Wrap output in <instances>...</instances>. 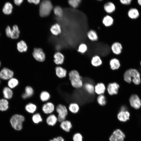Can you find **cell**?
<instances>
[{
    "label": "cell",
    "instance_id": "obj_1",
    "mask_svg": "<svg viewBox=\"0 0 141 141\" xmlns=\"http://www.w3.org/2000/svg\"><path fill=\"white\" fill-rule=\"evenodd\" d=\"M124 77L125 81L129 83L132 81L135 84L138 85L140 82V73L136 69L131 68L126 70Z\"/></svg>",
    "mask_w": 141,
    "mask_h": 141
},
{
    "label": "cell",
    "instance_id": "obj_2",
    "mask_svg": "<svg viewBox=\"0 0 141 141\" xmlns=\"http://www.w3.org/2000/svg\"><path fill=\"white\" fill-rule=\"evenodd\" d=\"M69 78L72 86L76 89H80L83 86L82 77L77 70H73L68 74Z\"/></svg>",
    "mask_w": 141,
    "mask_h": 141
},
{
    "label": "cell",
    "instance_id": "obj_3",
    "mask_svg": "<svg viewBox=\"0 0 141 141\" xmlns=\"http://www.w3.org/2000/svg\"><path fill=\"white\" fill-rule=\"evenodd\" d=\"M25 118L22 115L16 114L13 115L10 120V122L12 127L15 130H21L23 127V123Z\"/></svg>",
    "mask_w": 141,
    "mask_h": 141
},
{
    "label": "cell",
    "instance_id": "obj_4",
    "mask_svg": "<svg viewBox=\"0 0 141 141\" xmlns=\"http://www.w3.org/2000/svg\"><path fill=\"white\" fill-rule=\"evenodd\" d=\"M52 8V5L50 0H43L39 7L40 16L42 17L48 16L50 14Z\"/></svg>",
    "mask_w": 141,
    "mask_h": 141
},
{
    "label": "cell",
    "instance_id": "obj_5",
    "mask_svg": "<svg viewBox=\"0 0 141 141\" xmlns=\"http://www.w3.org/2000/svg\"><path fill=\"white\" fill-rule=\"evenodd\" d=\"M58 114V122H60L66 119L68 114V110L66 106L61 104L58 105L55 108Z\"/></svg>",
    "mask_w": 141,
    "mask_h": 141
},
{
    "label": "cell",
    "instance_id": "obj_6",
    "mask_svg": "<svg viewBox=\"0 0 141 141\" xmlns=\"http://www.w3.org/2000/svg\"><path fill=\"white\" fill-rule=\"evenodd\" d=\"M125 137L124 133L120 129H118L113 131L109 140L110 141H124Z\"/></svg>",
    "mask_w": 141,
    "mask_h": 141
},
{
    "label": "cell",
    "instance_id": "obj_7",
    "mask_svg": "<svg viewBox=\"0 0 141 141\" xmlns=\"http://www.w3.org/2000/svg\"><path fill=\"white\" fill-rule=\"evenodd\" d=\"M32 54L34 58L37 61L43 62L45 60V55L42 49L40 48H34Z\"/></svg>",
    "mask_w": 141,
    "mask_h": 141
},
{
    "label": "cell",
    "instance_id": "obj_8",
    "mask_svg": "<svg viewBox=\"0 0 141 141\" xmlns=\"http://www.w3.org/2000/svg\"><path fill=\"white\" fill-rule=\"evenodd\" d=\"M55 107L54 104L51 102H47L43 105L42 110L45 114L49 115L52 113L54 111Z\"/></svg>",
    "mask_w": 141,
    "mask_h": 141
},
{
    "label": "cell",
    "instance_id": "obj_9",
    "mask_svg": "<svg viewBox=\"0 0 141 141\" xmlns=\"http://www.w3.org/2000/svg\"><path fill=\"white\" fill-rule=\"evenodd\" d=\"M131 105L136 109L139 108L141 106V102L138 96L135 94L132 95L129 99Z\"/></svg>",
    "mask_w": 141,
    "mask_h": 141
},
{
    "label": "cell",
    "instance_id": "obj_10",
    "mask_svg": "<svg viewBox=\"0 0 141 141\" xmlns=\"http://www.w3.org/2000/svg\"><path fill=\"white\" fill-rule=\"evenodd\" d=\"M14 75L13 71L7 68H3L0 72V77L4 80H7L12 78Z\"/></svg>",
    "mask_w": 141,
    "mask_h": 141
},
{
    "label": "cell",
    "instance_id": "obj_11",
    "mask_svg": "<svg viewBox=\"0 0 141 141\" xmlns=\"http://www.w3.org/2000/svg\"><path fill=\"white\" fill-rule=\"evenodd\" d=\"M119 87V85L117 83H111L108 84L107 90L108 93L112 95L117 94L118 93Z\"/></svg>",
    "mask_w": 141,
    "mask_h": 141
},
{
    "label": "cell",
    "instance_id": "obj_12",
    "mask_svg": "<svg viewBox=\"0 0 141 141\" xmlns=\"http://www.w3.org/2000/svg\"><path fill=\"white\" fill-rule=\"evenodd\" d=\"M45 121L48 125L51 126H54L58 122L57 116L53 113L49 115Z\"/></svg>",
    "mask_w": 141,
    "mask_h": 141
},
{
    "label": "cell",
    "instance_id": "obj_13",
    "mask_svg": "<svg viewBox=\"0 0 141 141\" xmlns=\"http://www.w3.org/2000/svg\"><path fill=\"white\" fill-rule=\"evenodd\" d=\"M122 49L121 44L118 42L113 43L111 47L112 52L114 54L116 55H118L121 54Z\"/></svg>",
    "mask_w": 141,
    "mask_h": 141
},
{
    "label": "cell",
    "instance_id": "obj_14",
    "mask_svg": "<svg viewBox=\"0 0 141 141\" xmlns=\"http://www.w3.org/2000/svg\"><path fill=\"white\" fill-rule=\"evenodd\" d=\"M60 123V127L63 130L66 132H69L70 131L72 127L70 121L66 119Z\"/></svg>",
    "mask_w": 141,
    "mask_h": 141
},
{
    "label": "cell",
    "instance_id": "obj_15",
    "mask_svg": "<svg viewBox=\"0 0 141 141\" xmlns=\"http://www.w3.org/2000/svg\"><path fill=\"white\" fill-rule=\"evenodd\" d=\"M34 93V91L32 87L27 86L25 87L24 92L22 93L21 97L23 99H27L31 97Z\"/></svg>",
    "mask_w": 141,
    "mask_h": 141
},
{
    "label": "cell",
    "instance_id": "obj_16",
    "mask_svg": "<svg viewBox=\"0 0 141 141\" xmlns=\"http://www.w3.org/2000/svg\"><path fill=\"white\" fill-rule=\"evenodd\" d=\"M55 73L58 77L63 78L65 77L67 74L66 70L59 65H57L55 68Z\"/></svg>",
    "mask_w": 141,
    "mask_h": 141
},
{
    "label": "cell",
    "instance_id": "obj_17",
    "mask_svg": "<svg viewBox=\"0 0 141 141\" xmlns=\"http://www.w3.org/2000/svg\"><path fill=\"white\" fill-rule=\"evenodd\" d=\"M130 116V113L127 111H121L117 115V118L120 121L125 122L129 119Z\"/></svg>",
    "mask_w": 141,
    "mask_h": 141
},
{
    "label": "cell",
    "instance_id": "obj_18",
    "mask_svg": "<svg viewBox=\"0 0 141 141\" xmlns=\"http://www.w3.org/2000/svg\"><path fill=\"white\" fill-rule=\"evenodd\" d=\"M54 62L57 65H62L64 62V57L61 53L57 52L54 55Z\"/></svg>",
    "mask_w": 141,
    "mask_h": 141
},
{
    "label": "cell",
    "instance_id": "obj_19",
    "mask_svg": "<svg viewBox=\"0 0 141 141\" xmlns=\"http://www.w3.org/2000/svg\"><path fill=\"white\" fill-rule=\"evenodd\" d=\"M104 9L105 11L107 14L109 15L115 11V7L113 3L111 2H108L104 5Z\"/></svg>",
    "mask_w": 141,
    "mask_h": 141
},
{
    "label": "cell",
    "instance_id": "obj_20",
    "mask_svg": "<svg viewBox=\"0 0 141 141\" xmlns=\"http://www.w3.org/2000/svg\"><path fill=\"white\" fill-rule=\"evenodd\" d=\"M109 64L111 69L113 70H117L121 66V64L119 60L115 58L111 59L109 62Z\"/></svg>",
    "mask_w": 141,
    "mask_h": 141
},
{
    "label": "cell",
    "instance_id": "obj_21",
    "mask_svg": "<svg viewBox=\"0 0 141 141\" xmlns=\"http://www.w3.org/2000/svg\"><path fill=\"white\" fill-rule=\"evenodd\" d=\"M91 63L93 67H98L102 64V61L101 57L99 56L96 55L92 57Z\"/></svg>",
    "mask_w": 141,
    "mask_h": 141
},
{
    "label": "cell",
    "instance_id": "obj_22",
    "mask_svg": "<svg viewBox=\"0 0 141 141\" xmlns=\"http://www.w3.org/2000/svg\"><path fill=\"white\" fill-rule=\"evenodd\" d=\"M114 19L113 17L109 15L105 16L102 20L103 24L106 27H109L113 24Z\"/></svg>",
    "mask_w": 141,
    "mask_h": 141
},
{
    "label": "cell",
    "instance_id": "obj_23",
    "mask_svg": "<svg viewBox=\"0 0 141 141\" xmlns=\"http://www.w3.org/2000/svg\"><path fill=\"white\" fill-rule=\"evenodd\" d=\"M95 92L98 95L104 94L106 89L104 84L102 83H98L94 87Z\"/></svg>",
    "mask_w": 141,
    "mask_h": 141
},
{
    "label": "cell",
    "instance_id": "obj_24",
    "mask_svg": "<svg viewBox=\"0 0 141 141\" xmlns=\"http://www.w3.org/2000/svg\"><path fill=\"white\" fill-rule=\"evenodd\" d=\"M25 110L28 113L31 114H33L36 112L37 107L35 104L32 103H29L25 105Z\"/></svg>",
    "mask_w": 141,
    "mask_h": 141
},
{
    "label": "cell",
    "instance_id": "obj_25",
    "mask_svg": "<svg viewBox=\"0 0 141 141\" xmlns=\"http://www.w3.org/2000/svg\"><path fill=\"white\" fill-rule=\"evenodd\" d=\"M87 36L91 41L95 42L97 40L98 36L97 32L93 30H90L87 33Z\"/></svg>",
    "mask_w": 141,
    "mask_h": 141
},
{
    "label": "cell",
    "instance_id": "obj_26",
    "mask_svg": "<svg viewBox=\"0 0 141 141\" xmlns=\"http://www.w3.org/2000/svg\"><path fill=\"white\" fill-rule=\"evenodd\" d=\"M68 109L71 113L76 114L79 111L80 107L79 104L77 103H72L69 104Z\"/></svg>",
    "mask_w": 141,
    "mask_h": 141
},
{
    "label": "cell",
    "instance_id": "obj_27",
    "mask_svg": "<svg viewBox=\"0 0 141 141\" xmlns=\"http://www.w3.org/2000/svg\"><path fill=\"white\" fill-rule=\"evenodd\" d=\"M128 17L131 19H136L139 16V13L138 10L136 8H131L127 13Z\"/></svg>",
    "mask_w": 141,
    "mask_h": 141
},
{
    "label": "cell",
    "instance_id": "obj_28",
    "mask_svg": "<svg viewBox=\"0 0 141 141\" xmlns=\"http://www.w3.org/2000/svg\"><path fill=\"white\" fill-rule=\"evenodd\" d=\"M31 120L34 124H39L43 121V119L41 115L39 113H35L33 114Z\"/></svg>",
    "mask_w": 141,
    "mask_h": 141
},
{
    "label": "cell",
    "instance_id": "obj_29",
    "mask_svg": "<svg viewBox=\"0 0 141 141\" xmlns=\"http://www.w3.org/2000/svg\"><path fill=\"white\" fill-rule=\"evenodd\" d=\"M20 33L18 26L16 25H14L11 29L10 38L13 39H17L19 37Z\"/></svg>",
    "mask_w": 141,
    "mask_h": 141
},
{
    "label": "cell",
    "instance_id": "obj_30",
    "mask_svg": "<svg viewBox=\"0 0 141 141\" xmlns=\"http://www.w3.org/2000/svg\"><path fill=\"white\" fill-rule=\"evenodd\" d=\"M13 9L12 4L9 2H7L5 4L3 7V12L5 14L9 15L11 13Z\"/></svg>",
    "mask_w": 141,
    "mask_h": 141
},
{
    "label": "cell",
    "instance_id": "obj_31",
    "mask_svg": "<svg viewBox=\"0 0 141 141\" xmlns=\"http://www.w3.org/2000/svg\"><path fill=\"white\" fill-rule=\"evenodd\" d=\"M17 49L18 51L21 52L26 51L27 49L26 43L23 40L20 41L17 44Z\"/></svg>",
    "mask_w": 141,
    "mask_h": 141
},
{
    "label": "cell",
    "instance_id": "obj_32",
    "mask_svg": "<svg viewBox=\"0 0 141 141\" xmlns=\"http://www.w3.org/2000/svg\"><path fill=\"white\" fill-rule=\"evenodd\" d=\"M50 30L52 34L55 36L58 35L61 32L60 26L57 24L53 25L51 27Z\"/></svg>",
    "mask_w": 141,
    "mask_h": 141
},
{
    "label": "cell",
    "instance_id": "obj_33",
    "mask_svg": "<svg viewBox=\"0 0 141 141\" xmlns=\"http://www.w3.org/2000/svg\"><path fill=\"white\" fill-rule=\"evenodd\" d=\"M40 98L43 102H47L50 98V95L47 91H42L40 94Z\"/></svg>",
    "mask_w": 141,
    "mask_h": 141
},
{
    "label": "cell",
    "instance_id": "obj_34",
    "mask_svg": "<svg viewBox=\"0 0 141 141\" xmlns=\"http://www.w3.org/2000/svg\"><path fill=\"white\" fill-rule=\"evenodd\" d=\"M3 93L4 97L6 99H10L13 96V92L9 87H5L3 90Z\"/></svg>",
    "mask_w": 141,
    "mask_h": 141
},
{
    "label": "cell",
    "instance_id": "obj_35",
    "mask_svg": "<svg viewBox=\"0 0 141 141\" xmlns=\"http://www.w3.org/2000/svg\"><path fill=\"white\" fill-rule=\"evenodd\" d=\"M83 87L88 93L90 94H93L95 92V87L91 84L86 83L83 85Z\"/></svg>",
    "mask_w": 141,
    "mask_h": 141
},
{
    "label": "cell",
    "instance_id": "obj_36",
    "mask_svg": "<svg viewBox=\"0 0 141 141\" xmlns=\"http://www.w3.org/2000/svg\"><path fill=\"white\" fill-rule=\"evenodd\" d=\"M8 102L6 99H0V110L4 111L8 108Z\"/></svg>",
    "mask_w": 141,
    "mask_h": 141
},
{
    "label": "cell",
    "instance_id": "obj_37",
    "mask_svg": "<svg viewBox=\"0 0 141 141\" xmlns=\"http://www.w3.org/2000/svg\"><path fill=\"white\" fill-rule=\"evenodd\" d=\"M19 81L16 79L11 78L8 82V85L11 88H13L17 86L19 84Z\"/></svg>",
    "mask_w": 141,
    "mask_h": 141
},
{
    "label": "cell",
    "instance_id": "obj_38",
    "mask_svg": "<svg viewBox=\"0 0 141 141\" xmlns=\"http://www.w3.org/2000/svg\"><path fill=\"white\" fill-rule=\"evenodd\" d=\"M87 47L84 43H81L79 44L77 49V51L82 54L85 53L87 50Z\"/></svg>",
    "mask_w": 141,
    "mask_h": 141
},
{
    "label": "cell",
    "instance_id": "obj_39",
    "mask_svg": "<svg viewBox=\"0 0 141 141\" xmlns=\"http://www.w3.org/2000/svg\"><path fill=\"white\" fill-rule=\"evenodd\" d=\"M97 100L98 103L101 105H104L106 104L105 97L103 94L99 95L97 98Z\"/></svg>",
    "mask_w": 141,
    "mask_h": 141
},
{
    "label": "cell",
    "instance_id": "obj_40",
    "mask_svg": "<svg viewBox=\"0 0 141 141\" xmlns=\"http://www.w3.org/2000/svg\"><path fill=\"white\" fill-rule=\"evenodd\" d=\"M81 1V0H68V3L72 7L75 8L79 6Z\"/></svg>",
    "mask_w": 141,
    "mask_h": 141
},
{
    "label": "cell",
    "instance_id": "obj_41",
    "mask_svg": "<svg viewBox=\"0 0 141 141\" xmlns=\"http://www.w3.org/2000/svg\"><path fill=\"white\" fill-rule=\"evenodd\" d=\"M54 12L57 16L60 17L62 16L63 11L61 8L58 6L55 7L54 9Z\"/></svg>",
    "mask_w": 141,
    "mask_h": 141
},
{
    "label": "cell",
    "instance_id": "obj_42",
    "mask_svg": "<svg viewBox=\"0 0 141 141\" xmlns=\"http://www.w3.org/2000/svg\"><path fill=\"white\" fill-rule=\"evenodd\" d=\"M72 139L73 141H83V136L80 133H76L73 134Z\"/></svg>",
    "mask_w": 141,
    "mask_h": 141
},
{
    "label": "cell",
    "instance_id": "obj_43",
    "mask_svg": "<svg viewBox=\"0 0 141 141\" xmlns=\"http://www.w3.org/2000/svg\"><path fill=\"white\" fill-rule=\"evenodd\" d=\"M49 141H65V140L63 137L60 136L54 138Z\"/></svg>",
    "mask_w": 141,
    "mask_h": 141
},
{
    "label": "cell",
    "instance_id": "obj_44",
    "mask_svg": "<svg viewBox=\"0 0 141 141\" xmlns=\"http://www.w3.org/2000/svg\"><path fill=\"white\" fill-rule=\"evenodd\" d=\"M11 28L9 26H8L5 29L6 35L8 37L10 38Z\"/></svg>",
    "mask_w": 141,
    "mask_h": 141
},
{
    "label": "cell",
    "instance_id": "obj_45",
    "mask_svg": "<svg viewBox=\"0 0 141 141\" xmlns=\"http://www.w3.org/2000/svg\"><path fill=\"white\" fill-rule=\"evenodd\" d=\"M121 3L124 5H128L131 3L132 0H120Z\"/></svg>",
    "mask_w": 141,
    "mask_h": 141
},
{
    "label": "cell",
    "instance_id": "obj_46",
    "mask_svg": "<svg viewBox=\"0 0 141 141\" xmlns=\"http://www.w3.org/2000/svg\"><path fill=\"white\" fill-rule=\"evenodd\" d=\"M27 1L29 3H34L36 4H39L40 1V0H27Z\"/></svg>",
    "mask_w": 141,
    "mask_h": 141
},
{
    "label": "cell",
    "instance_id": "obj_47",
    "mask_svg": "<svg viewBox=\"0 0 141 141\" xmlns=\"http://www.w3.org/2000/svg\"><path fill=\"white\" fill-rule=\"evenodd\" d=\"M15 4L16 5H19L22 2L23 0H14Z\"/></svg>",
    "mask_w": 141,
    "mask_h": 141
},
{
    "label": "cell",
    "instance_id": "obj_48",
    "mask_svg": "<svg viewBox=\"0 0 141 141\" xmlns=\"http://www.w3.org/2000/svg\"><path fill=\"white\" fill-rule=\"evenodd\" d=\"M137 1L138 4L141 6V0H138Z\"/></svg>",
    "mask_w": 141,
    "mask_h": 141
},
{
    "label": "cell",
    "instance_id": "obj_49",
    "mask_svg": "<svg viewBox=\"0 0 141 141\" xmlns=\"http://www.w3.org/2000/svg\"><path fill=\"white\" fill-rule=\"evenodd\" d=\"M140 65L141 66V61L140 62Z\"/></svg>",
    "mask_w": 141,
    "mask_h": 141
},
{
    "label": "cell",
    "instance_id": "obj_50",
    "mask_svg": "<svg viewBox=\"0 0 141 141\" xmlns=\"http://www.w3.org/2000/svg\"><path fill=\"white\" fill-rule=\"evenodd\" d=\"M1 62H0V66H1Z\"/></svg>",
    "mask_w": 141,
    "mask_h": 141
},
{
    "label": "cell",
    "instance_id": "obj_51",
    "mask_svg": "<svg viewBox=\"0 0 141 141\" xmlns=\"http://www.w3.org/2000/svg\"><path fill=\"white\" fill-rule=\"evenodd\" d=\"M98 0V1H101L102 0Z\"/></svg>",
    "mask_w": 141,
    "mask_h": 141
},
{
    "label": "cell",
    "instance_id": "obj_52",
    "mask_svg": "<svg viewBox=\"0 0 141 141\" xmlns=\"http://www.w3.org/2000/svg\"></svg>",
    "mask_w": 141,
    "mask_h": 141
}]
</instances>
